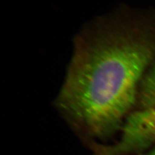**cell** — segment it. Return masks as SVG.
<instances>
[{
	"label": "cell",
	"mask_w": 155,
	"mask_h": 155,
	"mask_svg": "<svg viewBox=\"0 0 155 155\" xmlns=\"http://www.w3.org/2000/svg\"><path fill=\"white\" fill-rule=\"evenodd\" d=\"M138 103L139 106L155 103V60L145 74L140 84Z\"/></svg>",
	"instance_id": "3957f363"
},
{
	"label": "cell",
	"mask_w": 155,
	"mask_h": 155,
	"mask_svg": "<svg viewBox=\"0 0 155 155\" xmlns=\"http://www.w3.org/2000/svg\"><path fill=\"white\" fill-rule=\"evenodd\" d=\"M144 155H155V149H154L152 151L147 153V154H145Z\"/></svg>",
	"instance_id": "277c9868"
},
{
	"label": "cell",
	"mask_w": 155,
	"mask_h": 155,
	"mask_svg": "<svg viewBox=\"0 0 155 155\" xmlns=\"http://www.w3.org/2000/svg\"><path fill=\"white\" fill-rule=\"evenodd\" d=\"M122 127L118 141L110 145H94V155H126L155 143V104L133 110Z\"/></svg>",
	"instance_id": "7a4b0ae2"
},
{
	"label": "cell",
	"mask_w": 155,
	"mask_h": 155,
	"mask_svg": "<svg viewBox=\"0 0 155 155\" xmlns=\"http://www.w3.org/2000/svg\"><path fill=\"white\" fill-rule=\"evenodd\" d=\"M154 60L155 34L145 18L125 6L97 16L74 38L56 108L91 137H108L132 112Z\"/></svg>",
	"instance_id": "6da1fadb"
}]
</instances>
